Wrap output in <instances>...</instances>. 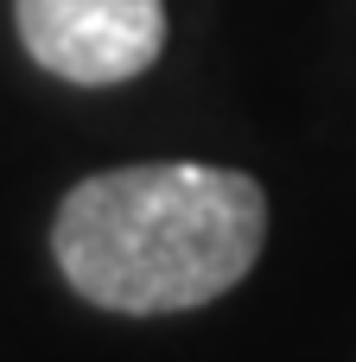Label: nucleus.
<instances>
[{"mask_svg":"<svg viewBox=\"0 0 356 362\" xmlns=\"http://www.w3.org/2000/svg\"><path fill=\"white\" fill-rule=\"evenodd\" d=\"M268 242V191L229 165H115L64 191L57 274L102 312H197L248 280Z\"/></svg>","mask_w":356,"mask_h":362,"instance_id":"f257e3e1","label":"nucleus"},{"mask_svg":"<svg viewBox=\"0 0 356 362\" xmlns=\"http://www.w3.org/2000/svg\"><path fill=\"white\" fill-rule=\"evenodd\" d=\"M19 38L38 70L108 89L166 51V0H13Z\"/></svg>","mask_w":356,"mask_h":362,"instance_id":"f03ea898","label":"nucleus"}]
</instances>
